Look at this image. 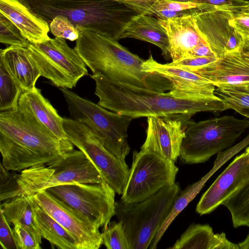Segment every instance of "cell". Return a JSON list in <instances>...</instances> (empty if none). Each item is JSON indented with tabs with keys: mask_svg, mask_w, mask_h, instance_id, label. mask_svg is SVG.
Wrapping results in <instances>:
<instances>
[{
	"mask_svg": "<svg viewBox=\"0 0 249 249\" xmlns=\"http://www.w3.org/2000/svg\"><path fill=\"white\" fill-rule=\"evenodd\" d=\"M192 2L212 5L217 8H230L237 12L249 6V1L245 0H193Z\"/></svg>",
	"mask_w": 249,
	"mask_h": 249,
	"instance_id": "38",
	"label": "cell"
},
{
	"mask_svg": "<svg viewBox=\"0 0 249 249\" xmlns=\"http://www.w3.org/2000/svg\"><path fill=\"white\" fill-rule=\"evenodd\" d=\"M59 89L67 103L71 118L86 125L107 150L117 158L125 160L130 150L127 132L133 119L108 111L68 89Z\"/></svg>",
	"mask_w": 249,
	"mask_h": 249,
	"instance_id": "8",
	"label": "cell"
},
{
	"mask_svg": "<svg viewBox=\"0 0 249 249\" xmlns=\"http://www.w3.org/2000/svg\"><path fill=\"white\" fill-rule=\"evenodd\" d=\"M12 171L9 173L0 163V201L7 200L16 196L21 195L17 182L18 175Z\"/></svg>",
	"mask_w": 249,
	"mask_h": 249,
	"instance_id": "35",
	"label": "cell"
},
{
	"mask_svg": "<svg viewBox=\"0 0 249 249\" xmlns=\"http://www.w3.org/2000/svg\"><path fill=\"white\" fill-rule=\"evenodd\" d=\"M216 56L206 41L200 43L190 53L189 57Z\"/></svg>",
	"mask_w": 249,
	"mask_h": 249,
	"instance_id": "40",
	"label": "cell"
},
{
	"mask_svg": "<svg viewBox=\"0 0 249 249\" xmlns=\"http://www.w3.org/2000/svg\"><path fill=\"white\" fill-rule=\"evenodd\" d=\"M0 42L6 45L27 47L29 42L10 19L0 14Z\"/></svg>",
	"mask_w": 249,
	"mask_h": 249,
	"instance_id": "33",
	"label": "cell"
},
{
	"mask_svg": "<svg viewBox=\"0 0 249 249\" xmlns=\"http://www.w3.org/2000/svg\"><path fill=\"white\" fill-rule=\"evenodd\" d=\"M248 7L249 8V6H248Z\"/></svg>",
	"mask_w": 249,
	"mask_h": 249,
	"instance_id": "46",
	"label": "cell"
},
{
	"mask_svg": "<svg viewBox=\"0 0 249 249\" xmlns=\"http://www.w3.org/2000/svg\"><path fill=\"white\" fill-rule=\"evenodd\" d=\"M105 181L93 162L82 151L73 150L45 164L20 172L17 182L21 195H31L60 185L99 183Z\"/></svg>",
	"mask_w": 249,
	"mask_h": 249,
	"instance_id": "5",
	"label": "cell"
},
{
	"mask_svg": "<svg viewBox=\"0 0 249 249\" xmlns=\"http://www.w3.org/2000/svg\"><path fill=\"white\" fill-rule=\"evenodd\" d=\"M3 214L0 212V244L3 249H17L12 229Z\"/></svg>",
	"mask_w": 249,
	"mask_h": 249,
	"instance_id": "39",
	"label": "cell"
},
{
	"mask_svg": "<svg viewBox=\"0 0 249 249\" xmlns=\"http://www.w3.org/2000/svg\"><path fill=\"white\" fill-rule=\"evenodd\" d=\"M241 49L243 51L249 53V37L244 39Z\"/></svg>",
	"mask_w": 249,
	"mask_h": 249,
	"instance_id": "42",
	"label": "cell"
},
{
	"mask_svg": "<svg viewBox=\"0 0 249 249\" xmlns=\"http://www.w3.org/2000/svg\"><path fill=\"white\" fill-rule=\"evenodd\" d=\"M46 190L87 216L99 228H107L115 215V192L106 181L63 184Z\"/></svg>",
	"mask_w": 249,
	"mask_h": 249,
	"instance_id": "12",
	"label": "cell"
},
{
	"mask_svg": "<svg viewBox=\"0 0 249 249\" xmlns=\"http://www.w3.org/2000/svg\"><path fill=\"white\" fill-rule=\"evenodd\" d=\"M93 75H100L122 83L163 92L172 85L163 77L144 71L142 59L118 40L82 30L74 48Z\"/></svg>",
	"mask_w": 249,
	"mask_h": 249,
	"instance_id": "3",
	"label": "cell"
},
{
	"mask_svg": "<svg viewBox=\"0 0 249 249\" xmlns=\"http://www.w3.org/2000/svg\"><path fill=\"white\" fill-rule=\"evenodd\" d=\"M23 90L0 61V111L13 109L18 106Z\"/></svg>",
	"mask_w": 249,
	"mask_h": 249,
	"instance_id": "30",
	"label": "cell"
},
{
	"mask_svg": "<svg viewBox=\"0 0 249 249\" xmlns=\"http://www.w3.org/2000/svg\"><path fill=\"white\" fill-rule=\"evenodd\" d=\"M249 180V153L237 156L202 195L196 207L200 215L214 211Z\"/></svg>",
	"mask_w": 249,
	"mask_h": 249,
	"instance_id": "16",
	"label": "cell"
},
{
	"mask_svg": "<svg viewBox=\"0 0 249 249\" xmlns=\"http://www.w3.org/2000/svg\"><path fill=\"white\" fill-rule=\"evenodd\" d=\"M51 33L56 37L71 41L79 37L80 31L69 19L63 15L56 16L49 24Z\"/></svg>",
	"mask_w": 249,
	"mask_h": 249,
	"instance_id": "34",
	"label": "cell"
},
{
	"mask_svg": "<svg viewBox=\"0 0 249 249\" xmlns=\"http://www.w3.org/2000/svg\"><path fill=\"white\" fill-rule=\"evenodd\" d=\"M178 171L174 162L157 154L133 151L129 178L121 200L133 203L147 198L175 184Z\"/></svg>",
	"mask_w": 249,
	"mask_h": 249,
	"instance_id": "10",
	"label": "cell"
},
{
	"mask_svg": "<svg viewBox=\"0 0 249 249\" xmlns=\"http://www.w3.org/2000/svg\"><path fill=\"white\" fill-rule=\"evenodd\" d=\"M40 206L75 240L77 249H98L102 244L99 228L87 216L47 190L34 194Z\"/></svg>",
	"mask_w": 249,
	"mask_h": 249,
	"instance_id": "14",
	"label": "cell"
},
{
	"mask_svg": "<svg viewBox=\"0 0 249 249\" xmlns=\"http://www.w3.org/2000/svg\"><path fill=\"white\" fill-rule=\"evenodd\" d=\"M63 127L68 140L93 162L115 193L122 195L130 174L125 160L117 158L107 150L83 123L64 117Z\"/></svg>",
	"mask_w": 249,
	"mask_h": 249,
	"instance_id": "11",
	"label": "cell"
},
{
	"mask_svg": "<svg viewBox=\"0 0 249 249\" xmlns=\"http://www.w3.org/2000/svg\"><path fill=\"white\" fill-rule=\"evenodd\" d=\"M146 72L158 74L168 80L172 85L169 92L173 96L185 99L215 97V86L201 76L181 68L156 61L150 54L142 65Z\"/></svg>",
	"mask_w": 249,
	"mask_h": 249,
	"instance_id": "17",
	"label": "cell"
},
{
	"mask_svg": "<svg viewBox=\"0 0 249 249\" xmlns=\"http://www.w3.org/2000/svg\"><path fill=\"white\" fill-rule=\"evenodd\" d=\"M192 71L205 78L215 87L249 85V53L241 49Z\"/></svg>",
	"mask_w": 249,
	"mask_h": 249,
	"instance_id": "18",
	"label": "cell"
},
{
	"mask_svg": "<svg viewBox=\"0 0 249 249\" xmlns=\"http://www.w3.org/2000/svg\"><path fill=\"white\" fill-rule=\"evenodd\" d=\"M222 205L230 212L234 228L249 227V180Z\"/></svg>",
	"mask_w": 249,
	"mask_h": 249,
	"instance_id": "29",
	"label": "cell"
},
{
	"mask_svg": "<svg viewBox=\"0 0 249 249\" xmlns=\"http://www.w3.org/2000/svg\"><path fill=\"white\" fill-rule=\"evenodd\" d=\"M102 235V244L107 249H130L125 231L120 221L104 229Z\"/></svg>",
	"mask_w": 249,
	"mask_h": 249,
	"instance_id": "32",
	"label": "cell"
},
{
	"mask_svg": "<svg viewBox=\"0 0 249 249\" xmlns=\"http://www.w3.org/2000/svg\"><path fill=\"white\" fill-rule=\"evenodd\" d=\"M246 151L249 153V146L247 147L246 149Z\"/></svg>",
	"mask_w": 249,
	"mask_h": 249,
	"instance_id": "45",
	"label": "cell"
},
{
	"mask_svg": "<svg viewBox=\"0 0 249 249\" xmlns=\"http://www.w3.org/2000/svg\"><path fill=\"white\" fill-rule=\"evenodd\" d=\"M127 4L137 12L154 17L161 12L180 11L200 7L204 4L177 2L170 0H118Z\"/></svg>",
	"mask_w": 249,
	"mask_h": 249,
	"instance_id": "28",
	"label": "cell"
},
{
	"mask_svg": "<svg viewBox=\"0 0 249 249\" xmlns=\"http://www.w3.org/2000/svg\"><path fill=\"white\" fill-rule=\"evenodd\" d=\"M158 19L167 35L172 62L187 58L195 47L205 41L197 28L193 15Z\"/></svg>",
	"mask_w": 249,
	"mask_h": 249,
	"instance_id": "19",
	"label": "cell"
},
{
	"mask_svg": "<svg viewBox=\"0 0 249 249\" xmlns=\"http://www.w3.org/2000/svg\"><path fill=\"white\" fill-rule=\"evenodd\" d=\"M26 48L41 76L53 86L71 89L88 74L82 59L64 38L55 37L40 43L29 42Z\"/></svg>",
	"mask_w": 249,
	"mask_h": 249,
	"instance_id": "9",
	"label": "cell"
},
{
	"mask_svg": "<svg viewBox=\"0 0 249 249\" xmlns=\"http://www.w3.org/2000/svg\"><path fill=\"white\" fill-rule=\"evenodd\" d=\"M211 175L212 172H210L198 181L188 186L180 194H178L164 221L153 239L149 249H155L157 248L158 244L171 223L196 197Z\"/></svg>",
	"mask_w": 249,
	"mask_h": 249,
	"instance_id": "26",
	"label": "cell"
},
{
	"mask_svg": "<svg viewBox=\"0 0 249 249\" xmlns=\"http://www.w3.org/2000/svg\"><path fill=\"white\" fill-rule=\"evenodd\" d=\"M249 128V120L225 115L190 121L185 131L179 155L184 164L203 163L230 148Z\"/></svg>",
	"mask_w": 249,
	"mask_h": 249,
	"instance_id": "7",
	"label": "cell"
},
{
	"mask_svg": "<svg viewBox=\"0 0 249 249\" xmlns=\"http://www.w3.org/2000/svg\"><path fill=\"white\" fill-rule=\"evenodd\" d=\"M49 24L57 15L67 17L79 31H90L116 40L143 14L118 0H21Z\"/></svg>",
	"mask_w": 249,
	"mask_h": 249,
	"instance_id": "4",
	"label": "cell"
},
{
	"mask_svg": "<svg viewBox=\"0 0 249 249\" xmlns=\"http://www.w3.org/2000/svg\"><path fill=\"white\" fill-rule=\"evenodd\" d=\"M0 212L10 225H20L41 244L42 237L35 223L34 211L28 195H21L7 199L1 204Z\"/></svg>",
	"mask_w": 249,
	"mask_h": 249,
	"instance_id": "25",
	"label": "cell"
},
{
	"mask_svg": "<svg viewBox=\"0 0 249 249\" xmlns=\"http://www.w3.org/2000/svg\"><path fill=\"white\" fill-rule=\"evenodd\" d=\"M235 12L204 4L193 14L201 36L217 58L242 48L244 39L231 24Z\"/></svg>",
	"mask_w": 249,
	"mask_h": 249,
	"instance_id": "13",
	"label": "cell"
},
{
	"mask_svg": "<svg viewBox=\"0 0 249 249\" xmlns=\"http://www.w3.org/2000/svg\"><path fill=\"white\" fill-rule=\"evenodd\" d=\"M231 24L243 39L249 37V8L235 12L231 19Z\"/></svg>",
	"mask_w": 249,
	"mask_h": 249,
	"instance_id": "37",
	"label": "cell"
},
{
	"mask_svg": "<svg viewBox=\"0 0 249 249\" xmlns=\"http://www.w3.org/2000/svg\"><path fill=\"white\" fill-rule=\"evenodd\" d=\"M13 236L17 249H40V244L23 227L18 224L13 225Z\"/></svg>",
	"mask_w": 249,
	"mask_h": 249,
	"instance_id": "36",
	"label": "cell"
},
{
	"mask_svg": "<svg viewBox=\"0 0 249 249\" xmlns=\"http://www.w3.org/2000/svg\"><path fill=\"white\" fill-rule=\"evenodd\" d=\"M0 14L15 24L29 42L40 43L50 38L49 24L21 0H0Z\"/></svg>",
	"mask_w": 249,
	"mask_h": 249,
	"instance_id": "20",
	"label": "cell"
},
{
	"mask_svg": "<svg viewBox=\"0 0 249 249\" xmlns=\"http://www.w3.org/2000/svg\"><path fill=\"white\" fill-rule=\"evenodd\" d=\"M190 115L149 116L141 151L154 153L175 163L179 157Z\"/></svg>",
	"mask_w": 249,
	"mask_h": 249,
	"instance_id": "15",
	"label": "cell"
},
{
	"mask_svg": "<svg viewBox=\"0 0 249 249\" xmlns=\"http://www.w3.org/2000/svg\"><path fill=\"white\" fill-rule=\"evenodd\" d=\"M124 38H133L152 43L161 50L164 56L170 55L167 34L158 19L152 16L142 14L135 18L119 39Z\"/></svg>",
	"mask_w": 249,
	"mask_h": 249,
	"instance_id": "23",
	"label": "cell"
},
{
	"mask_svg": "<svg viewBox=\"0 0 249 249\" xmlns=\"http://www.w3.org/2000/svg\"><path fill=\"white\" fill-rule=\"evenodd\" d=\"M0 61L23 90L34 89L41 76L26 47L10 46L0 51Z\"/></svg>",
	"mask_w": 249,
	"mask_h": 249,
	"instance_id": "21",
	"label": "cell"
},
{
	"mask_svg": "<svg viewBox=\"0 0 249 249\" xmlns=\"http://www.w3.org/2000/svg\"><path fill=\"white\" fill-rule=\"evenodd\" d=\"M180 190L175 183L140 202H115V215L124 227L130 249L149 248Z\"/></svg>",
	"mask_w": 249,
	"mask_h": 249,
	"instance_id": "6",
	"label": "cell"
},
{
	"mask_svg": "<svg viewBox=\"0 0 249 249\" xmlns=\"http://www.w3.org/2000/svg\"><path fill=\"white\" fill-rule=\"evenodd\" d=\"M18 105L28 109L58 139L68 140L63 127V118L42 95L40 89L35 88L33 90L22 92Z\"/></svg>",
	"mask_w": 249,
	"mask_h": 249,
	"instance_id": "22",
	"label": "cell"
},
{
	"mask_svg": "<svg viewBox=\"0 0 249 249\" xmlns=\"http://www.w3.org/2000/svg\"><path fill=\"white\" fill-rule=\"evenodd\" d=\"M36 227L42 238L60 249H77L75 240L38 203L34 195H28Z\"/></svg>",
	"mask_w": 249,
	"mask_h": 249,
	"instance_id": "24",
	"label": "cell"
},
{
	"mask_svg": "<svg viewBox=\"0 0 249 249\" xmlns=\"http://www.w3.org/2000/svg\"><path fill=\"white\" fill-rule=\"evenodd\" d=\"M214 93L227 109H233L249 118V93L237 87H216Z\"/></svg>",
	"mask_w": 249,
	"mask_h": 249,
	"instance_id": "31",
	"label": "cell"
},
{
	"mask_svg": "<svg viewBox=\"0 0 249 249\" xmlns=\"http://www.w3.org/2000/svg\"><path fill=\"white\" fill-rule=\"evenodd\" d=\"M73 145L56 137L23 106L0 112L1 163L9 171L45 164L73 150Z\"/></svg>",
	"mask_w": 249,
	"mask_h": 249,
	"instance_id": "1",
	"label": "cell"
},
{
	"mask_svg": "<svg viewBox=\"0 0 249 249\" xmlns=\"http://www.w3.org/2000/svg\"><path fill=\"white\" fill-rule=\"evenodd\" d=\"M95 82V94L102 107L133 119L149 116L190 115L227 110L218 97L185 99L168 92L122 83L100 75H90Z\"/></svg>",
	"mask_w": 249,
	"mask_h": 249,
	"instance_id": "2",
	"label": "cell"
},
{
	"mask_svg": "<svg viewBox=\"0 0 249 249\" xmlns=\"http://www.w3.org/2000/svg\"><path fill=\"white\" fill-rule=\"evenodd\" d=\"M238 244L240 249H249V233L245 240Z\"/></svg>",
	"mask_w": 249,
	"mask_h": 249,
	"instance_id": "41",
	"label": "cell"
},
{
	"mask_svg": "<svg viewBox=\"0 0 249 249\" xmlns=\"http://www.w3.org/2000/svg\"><path fill=\"white\" fill-rule=\"evenodd\" d=\"M237 87L240 88L241 89L245 90V91L249 93V85L237 86Z\"/></svg>",
	"mask_w": 249,
	"mask_h": 249,
	"instance_id": "43",
	"label": "cell"
},
{
	"mask_svg": "<svg viewBox=\"0 0 249 249\" xmlns=\"http://www.w3.org/2000/svg\"><path fill=\"white\" fill-rule=\"evenodd\" d=\"M172 1H177V2H192L193 0H170Z\"/></svg>",
	"mask_w": 249,
	"mask_h": 249,
	"instance_id": "44",
	"label": "cell"
},
{
	"mask_svg": "<svg viewBox=\"0 0 249 249\" xmlns=\"http://www.w3.org/2000/svg\"><path fill=\"white\" fill-rule=\"evenodd\" d=\"M215 233L208 224H192L170 249H213Z\"/></svg>",
	"mask_w": 249,
	"mask_h": 249,
	"instance_id": "27",
	"label": "cell"
}]
</instances>
